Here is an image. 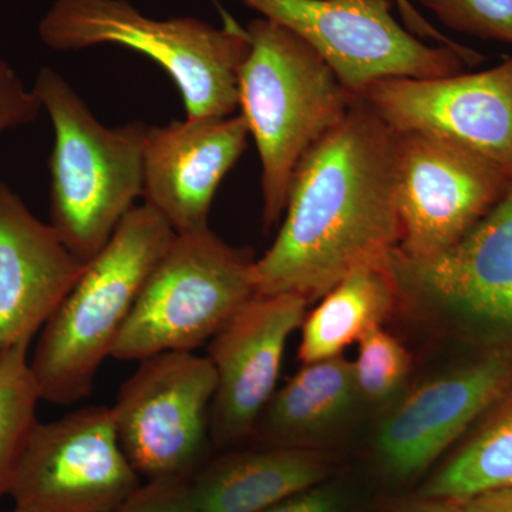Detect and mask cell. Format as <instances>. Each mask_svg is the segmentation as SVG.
Segmentation results:
<instances>
[{
    "label": "cell",
    "mask_w": 512,
    "mask_h": 512,
    "mask_svg": "<svg viewBox=\"0 0 512 512\" xmlns=\"http://www.w3.org/2000/svg\"><path fill=\"white\" fill-rule=\"evenodd\" d=\"M397 133L356 96L292 175L285 220L256 261L258 295L296 293L311 302L399 247Z\"/></svg>",
    "instance_id": "6da1fadb"
},
{
    "label": "cell",
    "mask_w": 512,
    "mask_h": 512,
    "mask_svg": "<svg viewBox=\"0 0 512 512\" xmlns=\"http://www.w3.org/2000/svg\"><path fill=\"white\" fill-rule=\"evenodd\" d=\"M174 229L147 204L120 222L62 305L37 335L30 369L43 402L73 404L89 396L138 295L173 244Z\"/></svg>",
    "instance_id": "7a4b0ae2"
},
{
    "label": "cell",
    "mask_w": 512,
    "mask_h": 512,
    "mask_svg": "<svg viewBox=\"0 0 512 512\" xmlns=\"http://www.w3.org/2000/svg\"><path fill=\"white\" fill-rule=\"evenodd\" d=\"M238 110L261 160L262 220L284 215L292 175L312 146L339 126L356 96L301 37L265 18L247 28Z\"/></svg>",
    "instance_id": "3957f363"
},
{
    "label": "cell",
    "mask_w": 512,
    "mask_h": 512,
    "mask_svg": "<svg viewBox=\"0 0 512 512\" xmlns=\"http://www.w3.org/2000/svg\"><path fill=\"white\" fill-rule=\"evenodd\" d=\"M32 89L53 127L50 225L87 262L106 247L143 195L147 124L104 126L52 67L39 70Z\"/></svg>",
    "instance_id": "277c9868"
},
{
    "label": "cell",
    "mask_w": 512,
    "mask_h": 512,
    "mask_svg": "<svg viewBox=\"0 0 512 512\" xmlns=\"http://www.w3.org/2000/svg\"><path fill=\"white\" fill-rule=\"evenodd\" d=\"M40 40L56 52L127 47L163 67L183 97L185 117H229L238 110V77L249 52L247 29L225 19H153L127 0H55L39 23Z\"/></svg>",
    "instance_id": "5b68a950"
},
{
    "label": "cell",
    "mask_w": 512,
    "mask_h": 512,
    "mask_svg": "<svg viewBox=\"0 0 512 512\" xmlns=\"http://www.w3.org/2000/svg\"><path fill=\"white\" fill-rule=\"evenodd\" d=\"M258 295L251 249L232 247L210 227L175 235L141 289L111 357L141 360L194 352Z\"/></svg>",
    "instance_id": "8992f818"
},
{
    "label": "cell",
    "mask_w": 512,
    "mask_h": 512,
    "mask_svg": "<svg viewBox=\"0 0 512 512\" xmlns=\"http://www.w3.org/2000/svg\"><path fill=\"white\" fill-rule=\"evenodd\" d=\"M315 50L353 96L392 77L463 73L466 56L427 45L394 18V0H238Z\"/></svg>",
    "instance_id": "52a82bcc"
},
{
    "label": "cell",
    "mask_w": 512,
    "mask_h": 512,
    "mask_svg": "<svg viewBox=\"0 0 512 512\" xmlns=\"http://www.w3.org/2000/svg\"><path fill=\"white\" fill-rule=\"evenodd\" d=\"M138 363L111 407L121 448L147 481L190 478L211 441L217 373L210 357L164 352Z\"/></svg>",
    "instance_id": "ba28073f"
},
{
    "label": "cell",
    "mask_w": 512,
    "mask_h": 512,
    "mask_svg": "<svg viewBox=\"0 0 512 512\" xmlns=\"http://www.w3.org/2000/svg\"><path fill=\"white\" fill-rule=\"evenodd\" d=\"M140 485L111 407L87 406L37 423L8 495L25 512H111Z\"/></svg>",
    "instance_id": "9c48e42d"
},
{
    "label": "cell",
    "mask_w": 512,
    "mask_h": 512,
    "mask_svg": "<svg viewBox=\"0 0 512 512\" xmlns=\"http://www.w3.org/2000/svg\"><path fill=\"white\" fill-rule=\"evenodd\" d=\"M511 184V173L456 143L413 131L397 133L400 242L394 252L419 261L447 251Z\"/></svg>",
    "instance_id": "30bf717a"
},
{
    "label": "cell",
    "mask_w": 512,
    "mask_h": 512,
    "mask_svg": "<svg viewBox=\"0 0 512 512\" xmlns=\"http://www.w3.org/2000/svg\"><path fill=\"white\" fill-rule=\"evenodd\" d=\"M397 133L444 138L512 174V57L446 77H392L357 94Z\"/></svg>",
    "instance_id": "8fae6325"
},
{
    "label": "cell",
    "mask_w": 512,
    "mask_h": 512,
    "mask_svg": "<svg viewBox=\"0 0 512 512\" xmlns=\"http://www.w3.org/2000/svg\"><path fill=\"white\" fill-rule=\"evenodd\" d=\"M390 266L402 299L512 343V184L456 245L419 261L393 252Z\"/></svg>",
    "instance_id": "7c38bea8"
},
{
    "label": "cell",
    "mask_w": 512,
    "mask_h": 512,
    "mask_svg": "<svg viewBox=\"0 0 512 512\" xmlns=\"http://www.w3.org/2000/svg\"><path fill=\"white\" fill-rule=\"evenodd\" d=\"M308 301L296 293L256 295L210 340L217 373L211 440L247 439L274 396L289 336L301 328Z\"/></svg>",
    "instance_id": "4fadbf2b"
},
{
    "label": "cell",
    "mask_w": 512,
    "mask_h": 512,
    "mask_svg": "<svg viewBox=\"0 0 512 512\" xmlns=\"http://www.w3.org/2000/svg\"><path fill=\"white\" fill-rule=\"evenodd\" d=\"M244 117H202L147 126L143 197L175 234L208 228L212 201L248 146Z\"/></svg>",
    "instance_id": "5bb4252c"
},
{
    "label": "cell",
    "mask_w": 512,
    "mask_h": 512,
    "mask_svg": "<svg viewBox=\"0 0 512 512\" xmlns=\"http://www.w3.org/2000/svg\"><path fill=\"white\" fill-rule=\"evenodd\" d=\"M512 362L494 355L421 384L377 430L376 457L387 476L420 474L484 410L504 396Z\"/></svg>",
    "instance_id": "9a60e30c"
},
{
    "label": "cell",
    "mask_w": 512,
    "mask_h": 512,
    "mask_svg": "<svg viewBox=\"0 0 512 512\" xmlns=\"http://www.w3.org/2000/svg\"><path fill=\"white\" fill-rule=\"evenodd\" d=\"M84 265L0 180V349L32 343Z\"/></svg>",
    "instance_id": "2e32d148"
},
{
    "label": "cell",
    "mask_w": 512,
    "mask_h": 512,
    "mask_svg": "<svg viewBox=\"0 0 512 512\" xmlns=\"http://www.w3.org/2000/svg\"><path fill=\"white\" fill-rule=\"evenodd\" d=\"M328 458L309 447L268 446L228 454L190 478L197 512H262L325 483Z\"/></svg>",
    "instance_id": "e0dca14e"
},
{
    "label": "cell",
    "mask_w": 512,
    "mask_h": 512,
    "mask_svg": "<svg viewBox=\"0 0 512 512\" xmlns=\"http://www.w3.org/2000/svg\"><path fill=\"white\" fill-rule=\"evenodd\" d=\"M303 319L299 360L303 365L342 355L380 328L402 299L389 261L356 269L322 296Z\"/></svg>",
    "instance_id": "ac0fdd59"
},
{
    "label": "cell",
    "mask_w": 512,
    "mask_h": 512,
    "mask_svg": "<svg viewBox=\"0 0 512 512\" xmlns=\"http://www.w3.org/2000/svg\"><path fill=\"white\" fill-rule=\"evenodd\" d=\"M357 399L352 362L339 355L309 363L272 396L255 433L269 446L305 447L319 431L345 419Z\"/></svg>",
    "instance_id": "d6986e66"
},
{
    "label": "cell",
    "mask_w": 512,
    "mask_h": 512,
    "mask_svg": "<svg viewBox=\"0 0 512 512\" xmlns=\"http://www.w3.org/2000/svg\"><path fill=\"white\" fill-rule=\"evenodd\" d=\"M512 487V403L421 488V500L458 504Z\"/></svg>",
    "instance_id": "ffe728a7"
},
{
    "label": "cell",
    "mask_w": 512,
    "mask_h": 512,
    "mask_svg": "<svg viewBox=\"0 0 512 512\" xmlns=\"http://www.w3.org/2000/svg\"><path fill=\"white\" fill-rule=\"evenodd\" d=\"M30 345L0 349V497L8 495L10 481L37 420L42 402L30 369Z\"/></svg>",
    "instance_id": "44dd1931"
},
{
    "label": "cell",
    "mask_w": 512,
    "mask_h": 512,
    "mask_svg": "<svg viewBox=\"0 0 512 512\" xmlns=\"http://www.w3.org/2000/svg\"><path fill=\"white\" fill-rule=\"evenodd\" d=\"M353 369L360 397L367 402L384 403L396 396L406 382L409 352L380 326L359 340V355Z\"/></svg>",
    "instance_id": "7402d4cb"
},
{
    "label": "cell",
    "mask_w": 512,
    "mask_h": 512,
    "mask_svg": "<svg viewBox=\"0 0 512 512\" xmlns=\"http://www.w3.org/2000/svg\"><path fill=\"white\" fill-rule=\"evenodd\" d=\"M456 32L512 45V0H417Z\"/></svg>",
    "instance_id": "603a6c76"
},
{
    "label": "cell",
    "mask_w": 512,
    "mask_h": 512,
    "mask_svg": "<svg viewBox=\"0 0 512 512\" xmlns=\"http://www.w3.org/2000/svg\"><path fill=\"white\" fill-rule=\"evenodd\" d=\"M190 478L147 481L111 512H197Z\"/></svg>",
    "instance_id": "cb8c5ba5"
},
{
    "label": "cell",
    "mask_w": 512,
    "mask_h": 512,
    "mask_svg": "<svg viewBox=\"0 0 512 512\" xmlns=\"http://www.w3.org/2000/svg\"><path fill=\"white\" fill-rule=\"evenodd\" d=\"M42 111L33 89H28L8 60L0 57V136L35 123Z\"/></svg>",
    "instance_id": "d4e9b609"
},
{
    "label": "cell",
    "mask_w": 512,
    "mask_h": 512,
    "mask_svg": "<svg viewBox=\"0 0 512 512\" xmlns=\"http://www.w3.org/2000/svg\"><path fill=\"white\" fill-rule=\"evenodd\" d=\"M350 493L339 483H322L262 512H349Z\"/></svg>",
    "instance_id": "484cf974"
},
{
    "label": "cell",
    "mask_w": 512,
    "mask_h": 512,
    "mask_svg": "<svg viewBox=\"0 0 512 512\" xmlns=\"http://www.w3.org/2000/svg\"><path fill=\"white\" fill-rule=\"evenodd\" d=\"M394 5L399 8L403 25L406 26L413 35L420 37V39L433 40L436 45L451 47V49L457 50L458 53L466 56L471 64L480 63L481 59H483L480 53L474 52V50L454 42L453 39L441 33L439 29L434 28L429 20L421 15L419 9H417L410 0H394Z\"/></svg>",
    "instance_id": "4316f807"
},
{
    "label": "cell",
    "mask_w": 512,
    "mask_h": 512,
    "mask_svg": "<svg viewBox=\"0 0 512 512\" xmlns=\"http://www.w3.org/2000/svg\"><path fill=\"white\" fill-rule=\"evenodd\" d=\"M453 505L458 512H512V487Z\"/></svg>",
    "instance_id": "83f0119b"
},
{
    "label": "cell",
    "mask_w": 512,
    "mask_h": 512,
    "mask_svg": "<svg viewBox=\"0 0 512 512\" xmlns=\"http://www.w3.org/2000/svg\"><path fill=\"white\" fill-rule=\"evenodd\" d=\"M394 512H458L456 507L444 501L423 500L421 503L407 505Z\"/></svg>",
    "instance_id": "f1b7e54d"
},
{
    "label": "cell",
    "mask_w": 512,
    "mask_h": 512,
    "mask_svg": "<svg viewBox=\"0 0 512 512\" xmlns=\"http://www.w3.org/2000/svg\"><path fill=\"white\" fill-rule=\"evenodd\" d=\"M5 512H25V511H22V510H19V508H13V510H9V511H5Z\"/></svg>",
    "instance_id": "f546056e"
}]
</instances>
